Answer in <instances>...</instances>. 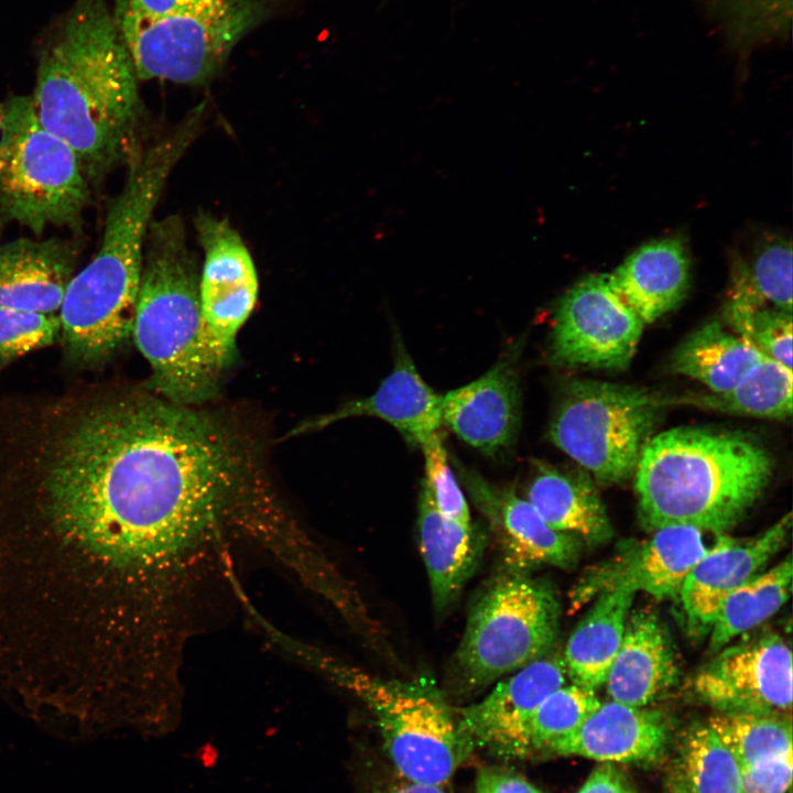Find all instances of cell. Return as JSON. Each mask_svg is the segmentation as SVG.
Returning a JSON list of instances; mask_svg holds the SVG:
<instances>
[{
  "mask_svg": "<svg viewBox=\"0 0 793 793\" xmlns=\"http://www.w3.org/2000/svg\"><path fill=\"white\" fill-rule=\"evenodd\" d=\"M202 117L199 107L172 133L131 153L123 188L108 208L100 247L74 274L58 311V340L70 365L97 368L131 337L151 216Z\"/></svg>",
  "mask_w": 793,
  "mask_h": 793,
  "instance_id": "3957f363",
  "label": "cell"
},
{
  "mask_svg": "<svg viewBox=\"0 0 793 793\" xmlns=\"http://www.w3.org/2000/svg\"><path fill=\"white\" fill-rule=\"evenodd\" d=\"M665 793H743L739 765L713 728H688L669 765Z\"/></svg>",
  "mask_w": 793,
  "mask_h": 793,
  "instance_id": "f1b7e54d",
  "label": "cell"
},
{
  "mask_svg": "<svg viewBox=\"0 0 793 793\" xmlns=\"http://www.w3.org/2000/svg\"><path fill=\"white\" fill-rule=\"evenodd\" d=\"M3 108L0 220L35 235L48 226L78 230L90 197L78 157L41 124L31 97H12Z\"/></svg>",
  "mask_w": 793,
  "mask_h": 793,
  "instance_id": "52a82bcc",
  "label": "cell"
},
{
  "mask_svg": "<svg viewBox=\"0 0 793 793\" xmlns=\"http://www.w3.org/2000/svg\"><path fill=\"white\" fill-rule=\"evenodd\" d=\"M195 225L204 250L198 281L200 312L210 351L222 370L231 361L238 332L257 303L258 274L242 238L228 220L199 214Z\"/></svg>",
  "mask_w": 793,
  "mask_h": 793,
  "instance_id": "7c38bea8",
  "label": "cell"
},
{
  "mask_svg": "<svg viewBox=\"0 0 793 793\" xmlns=\"http://www.w3.org/2000/svg\"><path fill=\"white\" fill-rule=\"evenodd\" d=\"M563 656L544 655L500 681L480 702L456 709L461 732L474 748L504 758H524L529 721L540 704L566 684Z\"/></svg>",
  "mask_w": 793,
  "mask_h": 793,
  "instance_id": "5bb4252c",
  "label": "cell"
},
{
  "mask_svg": "<svg viewBox=\"0 0 793 793\" xmlns=\"http://www.w3.org/2000/svg\"><path fill=\"white\" fill-rule=\"evenodd\" d=\"M420 548L436 610H445L457 598L474 573L481 543L472 525L443 515L422 486L419 503Z\"/></svg>",
  "mask_w": 793,
  "mask_h": 793,
  "instance_id": "d4e9b609",
  "label": "cell"
},
{
  "mask_svg": "<svg viewBox=\"0 0 793 793\" xmlns=\"http://www.w3.org/2000/svg\"><path fill=\"white\" fill-rule=\"evenodd\" d=\"M577 793L637 792L620 770L611 765V763H605L593 770Z\"/></svg>",
  "mask_w": 793,
  "mask_h": 793,
  "instance_id": "60d3db41",
  "label": "cell"
},
{
  "mask_svg": "<svg viewBox=\"0 0 793 793\" xmlns=\"http://www.w3.org/2000/svg\"><path fill=\"white\" fill-rule=\"evenodd\" d=\"M774 469L754 435L677 426L650 437L636 471L639 515L648 529L688 525L724 534L767 489Z\"/></svg>",
  "mask_w": 793,
  "mask_h": 793,
  "instance_id": "277c9868",
  "label": "cell"
},
{
  "mask_svg": "<svg viewBox=\"0 0 793 793\" xmlns=\"http://www.w3.org/2000/svg\"><path fill=\"white\" fill-rule=\"evenodd\" d=\"M379 793H448L444 785L419 783L402 779L382 790Z\"/></svg>",
  "mask_w": 793,
  "mask_h": 793,
  "instance_id": "b9f144b4",
  "label": "cell"
},
{
  "mask_svg": "<svg viewBox=\"0 0 793 793\" xmlns=\"http://www.w3.org/2000/svg\"><path fill=\"white\" fill-rule=\"evenodd\" d=\"M792 753L739 765L743 793H785L792 782Z\"/></svg>",
  "mask_w": 793,
  "mask_h": 793,
  "instance_id": "8d00e7d4",
  "label": "cell"
},
{
  "mask_svg": "<svg viewBox=\"0 0 793 793\" xmlns=\"http://www.w3.org/2000/svg\"><path fill=\"white\" fill-rule=\"evenodd\" d=\"M670 739L671 724L660 710L610 699L600 703L573 734L544 753L647 765L666 756Z\"/></svg>",
  "mask_w": 793,
  "mask_h": 793,
  "instance_id": "e0dca14e",
  "label": "cell"
},
{
  "mask_svg": "<svg viewBox=\"0 0 793 793\" xmlns=\"http://www.w3.org/2000/svg\"><path fill=\"white\" fill-rule=\"evenodd\" d=\"M472 495L498 529L510 572L524 573L541 565L558 568L575 566L580 540L552 529L525 499L513 491H497L469 476Z\"/></svg>",
  "mask_w": 793,
  "mask_h": 793,
  "instance_id": "ffe728a7",
  "label": "cell"
},
{
  "mask_svg": "<svg viewBox=\"0 0 793 793\" xmlns=\"http://www.w3.org/2000/svg\"><path fill=\"white\" fill-rule=\"evenodd\" d=\"M3 112H4L3 104H0V132H1V126H2V120H3Z\"/></svg>",
  "mask_w": 793,
  "mask_h": 793,
  "instance_id": "7bdbcfd3",
  "label": "cell"
},
{
  "mask_svg": "<svg viewBox=\"0 0 793 793\" xmlns=\"http://www.w3.org/2000/svg\"><path fill=\"white\" fill-rule=\"evenodd\" d=\"M262 632L293 659L358 697L372 714L389 758L402 779L445 785L472 747L456 708L425 678H383L282 632L270 622Z\"/></svg>",
  "mask_w": 793,
  "mask_h": 793,
  "instance_id": "8992f818",
  "label": "cell"
},
{
  "mask_svg": "<svg viewBox=\"0 0 793 793\" xmlns=\"http://www.w3.org/2000/svg\"><path fill=\"white\" fill-rule=\"evenodd\" d=\"M271 0H219L198 9L115 20L138 79L202 85L271 10Z\"/></svg>",
  "mask_w": 793,
  "mask_h": 793,
  "instance_id": "9c48e42d",
  "label": "cell"
},
{
  "mask_svg": "<svg viewBox=\"0 0 793 793\" xmlns=\"http://www.w3.org/2000/svg\"><path fill=\"white\" fill-rule=\"evenodd\" d=\"M59 329L58 314L0 308V371L22 356L55 344Z\"/></svg>",
  "mask_w": 793,
  "mask_h": 793,
  "instance_id": "e575fe53",
  "label": "cell"
},
{
  "mask_svg": "<svg viewBox=\"0 0 793 793\" xmlns=\"http://www.w3.org/2000/svg\"><path fill=\"white\" fill-rule=\"evenodd\" d=\"M560 602L544 580L510 572L472 607L456 654L463 681L480 687L545 655L558 629Z\"/></svg>",
  "mask_w": 793,
  "mask_h": 793,
  "instance_id": "30bf717a",
  "label": "cell"
},
{
  "mask_svg": "<svg viewBox=\"0 0 793 793\" xmlns=\"http://www.w3.org/2000/svg\"><path fill=\"white\" fill-rule=\"evenodd\" d=\"M138 80L106 0H75L46 30L31 99L41 124L74 151L89 184L133 152Z\"/></svg>",
  "mask_w": 793,
  "mask_h": 793,
  "instance_id": "7a4b0ae2",
  "label": "cell"
},
{
  "mask_svg": "<svg viewBox=\"0 0 793 793\" xmlns=\"http://www.w3.org/2000/svg\"><path fill=\"white\" fill-rule=\"evenodd\" d=\"M677 663L670 634L649 609L629 611L619 650L605 686L610 698L634 707H648L677 681Z\"/></svg>",
  "mask_w": 793,
  "mask_h": 793,
  "instance_id": "44dd1931",
  "label": "cell"
},
{
  "mask_svg": "<svg viewBox=\"0 0 793 793\" xmlns=\"http://www.w3.org/2000/svg\"><path fill=\"white\" fill-rule=\"evenodd\" d=\"M776 308L792 313V245L779 235L760 238L749 258L732 262L725 312Z\"/></svg>",
  "mask_w": 793,
  "mask_h": 793,
  "instance_id": "83f0119b",
  "label": "cell"
},
{
  "mask_svg": "<svg viewBox=\"0 0 793 793\" xmlns=\"http://www.w3.org/2000/svg\"><path fill=\"white\" fill-rule=\"evenodd\" d=\"M219 0H116L115 20L151 18L174 12L198 9Z\"/></svg>",
  "mask_w": 793,
  "mask_h": 793,
  "instance_id": "f35d334b",
  "label": "cell"
},
{
  "mask_svg": "<svg viewBox=\"0 0 793 793\" xmlns=\"http://www.w3.org/2000/svg\"><path fill=\"white\" fill-rule=\"evenodd\" d=\"M724 649L694 678L698 697L718 713L786 716L792 705V653L764 632Z\"/></svg>",
  "mask_w": 793,
  "mask_h": 793,
  "instance_id": "4fadbf2b",
  "label": "cell"
},
{
  "mask_svg": "<svg viewBox=\"0 0 793 793\" xmlns=\"http://www.w3.org/2000/svg\"><path fill=\"white\" fill-rule=\"evenodd\" d=\"M608 278L627 306L644 325L651 324L676 308L687 294L691 262L685 243L677 237L644 243Z\"/></svg>",
  "mask_w": 793,
  "mask_h": 793,
  "instance_id": "603a6c76",
  "label": "cell"
},
{
  "mask_svg": "<svg viewBox=\"0 0 793 793\" xmlns=\"http://www.w3.org/2000/svg\"><path fill=\"white\" fill-rule=\"evenodd\" d=\"M636 593L628 586L601 593L575 628L563 655L567 677L574 684L594 691L605 684Z\"/></svg>",
  "mask_w": 793,
  "mask_h": 793,
  "instance_id": "484cf974",
  "label": "cell"
},
{
  "mask_svg": "<svg viewBox=\"0 0 793 793\" xmlns=\"http://www.w3.org/2000/svg\"><path fill=\"white\" fill-rule=\"evenodd\" d=\"M707 550L702 530L663 526L654 530L645 542L624 545L613 558L588 573L573 594L585 602L604 591L628 586L659 599L677 598L686 577Z\"/></svg>",
  "mask_w": 793,
  "mask_h": 793,
  "instance_id": "9a60e30c",
  "label": "cell"
},
{
  "mask_svg": "<svg viewBox=\"0 0 793 793\" xmlns=\"http://www.w3.org/2000/svg\"><path fill=\"white\" fill-rule=\"evenodd\" d=\"M644 326L612 290L608 274L587 275L557 303L552 360L569 368L626 369Z\"/></svg>",
  "mask_w": 793,
  "mask_h": 793,
  "instance_id": "8fae6325",
  "label": "cell"
},
{
  "mask_svg": "<svg viewBox=\"0 0 793 793\" xmlns=\"http://www.w3.org/2000/svg\"><path fill=\"white\" fill-rule=\"evenodd\" d=\"M791 589L792 560L789 555L725 598L710 627V649L720 650L761 624L784 605Z\"/></svg>",
  "mask_w": 793,
  "mask_h": 793,
  "instance_id": "4dcf8cb0",
  "label": "cell"
},
{
  "mask_svg": "<svg viewBox=\"0 0 793 793\" xmlns=\"http://www.w3.org/2000/svg\"><path fill=\"white\" fill-rule=\"evenodd\" d=\"M442 397L422 379L403 348L398 351L392 372L373 394L351 401L336 411L295 426L287 436L322 430L355 416L381 419L408 439L421 445L442 423Z\"/></svg>",
  "mask_w": 793,
  "mask_h": 793,
  "instance_id": "7402d4cb",
  "label": "cell"
},
{
  "mask_svg": "<svg viewBox=\"0 0 793 793\" xmlns=\"http://www.w3.org/2000/svg\"><path fill=\"white\" fill-rule=\"evenodd\" d=\"M518 350L510 352L480 378L442 397V422L464 442L486 454L508 447L518 433Z\"/></svg>",
  "mask_w": 793,
  "mask_h": 793,
  "instance_id": "ac0fdd59",
  "label": "cell"
},
{
  "mask_svg": "<svg viewBox=\"0 0 793 793\" xmlns=\"http://www.w3.org/2000/svg\"><path fill=\"white\" fill-rule=\"evenodd\" d=\"M791 529L787 513L754 537L734 540L724 534L686 577L680 599L689 627L710 629L725 598L756 577L781 550Z\"/></svg>",
  "mask_w": 793,
  "mask_h": 793,
  "instance_id": "2e32d148",
  "label": "cell"
},
{
  "mask_svg": "<svg viewBox=\"0 0 793 793\" xmlns=\"http://www.w3.org/2000/svg\"><path fill=\"white\" fill-rule=\"evenodd\" d=\"M0 477V569L48 611L117 634L191 621L229 587L263 477L239 436L144 394L52 404Z\"/></svg>",
  "mask_w": 793,
  "mask_h": 793,
  "instance_id": "6da1fadb",
  "label": "cell"
},
{
  "mask_svg": "<svg viewBox=\"0 0 793 793\" xmlns=\"http://www.w3.org/2000/svg\"><path fill=\"white\" fill-rule=\"evenodd\" d=\"M600 703L594 689L574 683L555 689L529 721L524 758L544 753L551 745L573 734Z\"/></svg>",
  "mask_w": 793,
  "mask_h": 793,
  "instance_id": "d6a6232c",
  "label": "cell"
},
{
  "mask_svg": "<svg viewBox=\"0 0 793 793\" xmlns=\"http://www.w3.org/2000/svg\"><path fill=\"white\" fill-rule=\"evenodd\" d=\"M664 397L634 385L573 380L558 399L548 437L600 485L634 475Z\"/></svg>",
  "mask_w": 793,
  "mask_h": 793,
  "instance_id": "ba28073f",
  "label": "cell"
},
{
  "mask_svg": "<svg viewBox=\"0 0 793 793\" xmlns=\"http://www.w3.org/2000/svg\"><path fill=\"white\" fill-rule=\"evenodd\" d=\"M78 259L79 246L69 239L0 245V308L57 314Z\"/></svg>",
  "mask_w": 793,
  "mask_h": 793,
  "instance_id": "d6986e66",
  "label": "cell"
},
{
  "mask_svg": "<svg viewBox=\"0 0 793 793\" xmlns=\"http://www.w3.org/2000/svg\"><path fill=\"white\" fill-rule=\"evenodd\" d=\"M792 369L763 356L730 390L664 397L665 405L683 404L724 413L784 420L792 414Z\"/></svg>",
  "mask_w": 793,
  "mask_h": 793,
  "instance_id": "f546056e",
  "label": "cell"
},
{
  "mask_svg": "<svg viewBox=\"0 0 793 793\" xmlns=\"http://www.w3.org/2000/svg\"><path fill=\"white\" fill-rule=\"evenodd\" d=\"M725 316L736 333L760 354L792 369V313L757 308Z\"/></svg>",
  "mask_w": 793,
  "mask_h": 793,
  "instance_id": "836d02e7",
  "label": "cell"
},
{
  "mask_svg": "<svg viewBox=\"0 0 793 793\" xmlns=\"http://www.w3.org/2000/svg\"><path fill=\"white\" fill-rule=\"evenodd\" d=\"M741 23L752 31H783L790 26L792 0H731Z\"/></svg>",
  "mask_w": 793,
  "mask_h": 793,
  "instance_id": "74e56055",
  "label": "cell"
},
{
  "mask_svg": "<svg viewBox=\"0 0 793 793\" xmlns=\"http://www.w3.org/2000/svg\"><path fill=\"white\" fill-rule=\"evenodd\" d=\"M535 467L528 501L552 529L588 544H601L611 537L606 508L587 471L561 470L544 463Z\"/></svg>",
  "mask_w": 793,
  "mask_h": 793,
  "instance_id": "cb8c5ba5",
  "label": "cell"
},
{
  "mask_svg": "<svg viewBox=\"0 0 793 793\" xmlns=\"http://www.w3.org/2000/svg\"><path fill=\"white\" fill-rule=\"evenodd\" d=\"M738 765L792 753L790 716L718 713L707 721Z\"/></svg>",
  "mask_w": 793,
  "mask_h": 793,
  "instance_id": "1f68e13d",
  "label": "cell"
},
{
  "mask_svg": "<svg viewBox=\"0 0 793 793\" xmlns=\"http://www.w3.org/2000/svg\"><path fill=\"white\" fill-rule=\"evenodd\" d=\"M476 793H543L523 776L498 768H484L477 774Z\"/></svg>",
  "mask_w": 793,
  "mask_h": 793,
  "instance_id": "ab89813d",
  "label": "cell"
},
{
  "mask_svg": "<svg viewBox=\"0 0 793 793\" xmlns=\"http://www.w3.org/2000/svg\"><path fill=\"white\" fill-rule=\"evenodd\" d=\"M719 321L689 334L673 351L671 370L700 381L711 392L734 388L763 357Z\"/></svg>",
  "mask_w": 793,
  "mask_h": 793,
  "instance_id": "4316f807",
  "label": "cell"
},
{
  "mask_svg": "<svg viewBox=\"0 0 793 793\" xmlns=\"http://www.w3.org/2000/svg\"><path fill=\"white\" fill-rule=\"evenodd\" d=\"M420 446L423 450L425 466L423 485L434 504L446 518L463 525H471L467 501L449 467L447 453L438 431L431 434Z\"/></svg>",
  "mask_w": 793,
  "mask_h": 793,
  "instance_id": "d590c367",
  "label": "cell"
},
{
  "mask_svg": "<svg viewBox=\"0 0 793 793\" xmlns=\"http://www.w3.org/2000/svg\"><path fill=\"white\" fill-rule=\"evenodd\" d=\"M199 273L181 219L149 226L131 337L151 368V382L173 403L211 397L220 369L209 348L198 295Z\"/></svg>",
  "mask_w": 793,
  "mask_h": 793,
  "instance_id": "5b68a950",
  "label": "cell"
}]
</instances>
